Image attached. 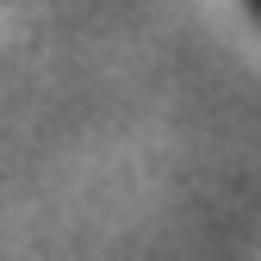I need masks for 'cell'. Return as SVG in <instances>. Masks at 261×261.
Segmentation results:
<instances>
[{
	"instance_id": "1",
	"label": "cell",
	"mask_w": 261,
	"mask_h": 261,
	"mask_svg": "<svg viewBox=\"0 0 261 261\" xmlns=\"http://www.w3.org/2000/svg\"><path fill=\"white\" fill-rule=\"evenodd\" d=\"M249 13H255V19H261V0H249Z\"/></svg>"
}]
</instances>
